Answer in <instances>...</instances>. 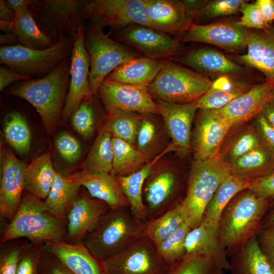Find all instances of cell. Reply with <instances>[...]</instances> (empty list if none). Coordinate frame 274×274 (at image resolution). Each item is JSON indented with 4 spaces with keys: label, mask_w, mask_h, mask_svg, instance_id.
Returning a JSON list of instances; mask_svg holds the SVG:
<instances>
[{
    "label": "cell",
    "mask_w": 274,
    "mask_h": 274,
    "mask_svg": "<svg viewBox=\"0 0 274 274\" xmlns=\"http://www.w3.org/2000/svg\"><path fill=\"white\" fill-rule=\"evenodd\" d=\"M71 56L50 73L9 86L5 94L21 98L36 109L49 133L56 128L65 105L70 83Z\"/></svg>",
    "instance_id": "cell-1"
},
{
    "label": "cell",
    "mask_w": 274,
    "mask_h": 274,
    "mask_svg": "<svg viewBox=\"0 0 274 274\" xmlns=\"http://www.w3.org/2000/svg\"><path fill=\"white\" fill-rule=\"evenodd\" d=\"M273 200L247 189L237 194L225 207L218 229L228 258L262 229L263 218Z\"/></svg>",
    "instance_id": "cell-2"
},
{
    "label": "cell",
    "mask_w": 274,
    "mask_h": 274,
    "mask_svg": "<svg viewBox=\"0 0 274 274\" xmlns=\"http://www.w3.org/2000/svg\"><path fill=\"white\" fill-rule=\"evenodd\" d=\"M67 234L66 224L54 215L43 200L24 191L14 217L3 227L1 243L17 238L66 242Z\"/></svg>",
    "instance_id": "cell-3"
},
{
    "label": "cell",
    "mask_w": 274,
    "mask_h": 274,
    "mask_svg": "<svg viewBox=\"0 0 274 274\" xmlns=\"http://www.w3.org/2000/svg\"><path fill=\"white\" fill-rule=\"evenodd\" d=\"M145 227L146 222L136 218L129 208L110 209L83 242L102 262L144 236Z\"/></svg>",
    "instance_id": "cell-4"
},
{
    "label": "cell",
    "mask_w": 274,
    "mask_h": 274,
    "mask_svg": "<svg viewBox=\"0 0 274 274\" xmlns=\"http://www.w3.org/2000/svg\"><path fill=\"white\" fill-rule=\"evenodd\" d=\"M230 175L229 163L221 154L213 158L193 161L181 201L191 229L200 225L207 206L220 184Z\"/></svg>",
    "instance_id": "cell-5"
},
{
    "label": "cell",
    "mask_w": 274,
    "mask_h": 274,
    "mask_svg": "<svg viewBox=\"0 0 274 274\" xmlns=\"http://www.w3.org/2000/svg\"><path fill=\"white\" fill-rule=\"evenodd\" d=\"M212 83L208 77L196 71L163 59L162 68L147 88L155 100L185 104L199 99Z\"/></svg>",
    "instance_id": "cell-6"
},
{
    "label": "cell",
    "mask_w": 274,
    "mask_h": 274,
    "mask_svg": "<svg viewBox=\"0 0 274 274\" xmlns=\"http://www.w3.org/2000/svg\"><path fill=\"white\" fill-rule=\"evenodd\" d=\"M84 45L90 60V87L97 95L98 87L115 69L140 56L135 51L112 39L100 26L85 23Z\"/></svg>",
    "instance_id": "cell-7"
},
{
    "label": "cell",
    "mask_w": 274,
    "mask_h": 274,
    "mask_svg": "<svg viewBox=\"0 0 274 274\" xmlns=\"http://www.w3.org/2000/svg\"><path fill=\"white\" fill-rule=\"evenodd\" d=\"M87 0H33L28 9L41 30L55 44L75 39L86 22Z\"/></svg>",
    "instance_id": "cell-8"
},
{
    "label": "cell",
    "mask_w": 274,
    "mask_h": 274,
    "mask_svg": "<svg viewBox=\"0 0 274 274\" xmlns=\"http://www.w3.org/2000/svg\"><path fill=\"white\" fill-rule=\"evenodd\" d=\"M74 43V39L65 37L51 47L44 50L31 49L20 44L1 46L0 63L21 74L41 78L71 56Z\"/></svg>",
    "instance_id": "cell-9"
},
{
    "label": "cell",
    "mask_w": 274,
    "mask_h": 274,
    "mask_svg": "<svg viewBox=\"0 0 274 274\" xmlns=\"http://www.w3.org/2000/svg\"><path fill=\"white\" fill-rule=\"evenodd\" d=\"M85 17L86 22L109 27V32L135 24L153 28L146 0H87Z\"/></svg>",
    "instance_id": "cell-10"
},
{
    "label": "cell",
    "mask_w": 274,
    "mask_h": 274,
    "mask_svg": "<svg viewBox=\"0 0 274 274\" xmlns=\"http://www.w3.org/2000/svg\"><path fill=\"white\" fill-rule=\"evenodd\" d=\"M101 264L104 274H166L170 267L145 235Z\"/></svg>",
    "instance_id": "cell-11"
},
{
    "label": "cell",
    "mask_w": 274,
    "mask_h": 274,
    "mask_svg": "<svg viewBox=\"0 0 274 274\" xmlns=\"http://www.w3.org/2000/svg\"><path fill=\"white\" fill-rule=\"evenodd\" d=\"M157 162L153 166L143 187L148 220L162 215L183 199L180 196L182 180L178 172L166 163Z\"/></svg>",
    "instance_id": "cell-12"
},
{
    "label": "cell",
    "mask_w": 274,
    "mask_h": 274,
    "mask_svg": "<svg viewBox=\"0 0 274 274\" xmlns=\"http://www.w3.org/2000/svg\"><path fill=\"white\" fill-rule=\"evenodd\" d=\"M116 41L130 46L145 57L155 59H167L179 54L182 49L180 42L169 35L142 25H132L109 32Z\"/></svg>",
    "instance_id": "cell-13"
},
{
    "label": "cell",
    "mask_w": 274,
    "mask_h": 274,
    "mask_svg": "<svg viewBox=\"0 0 274 274\" xmlns=\"http://www.w3.org/2000/svg\"><path fill=\"white\" fill-rule=\"evenodd\" d=\"M85 24L80 26L74 39L71 56L70 83L62 117L66 121L71 118L81 104L90 98V60L84 45Z\"/></svg>",
    "instance_id": "cell-14"
},
{
    "label": "cell",
    "mask_w": 274,
    "mask_h": 274,
    "mask_svg": "<svg viewBox=\"0 0 274 274\" xmlns=\"http://www.w3.org/2000/svg\"><path fill=\"white\" fill-rule=\"evenodd\" d=\"M147 86L121 84L104 80L97 95L107 112L118 109L146 115H159V107Z\"/></svg>",
    "instance_id": "cell-15"
},
{
    "label": "cell",
    "mask_w": 274,
    "mask_h": 274,
    "mask_svg": "<svg viewBox=\"0 0 274 274\" xmlns=\"http://www.w3.org/2000/svg\"><path fill=\"white\" fill-rule=\"evenodd\" d=\"M199 110L191 142L194 158H213L220 154L222 144L233 126L216 110Z\"/></svg>",
    "instance_id": "cell-16"
},
{
    "label": "cell",
    "mask_w": 274,
    "mask_h": 274,
    "mask_svg": "<svg viewBox=\"0 0 274 274\" xmlns=\"http://www.w3.org/2000/svg\"><path fill=\"white\" fill-rule=\"evenodd\" d=\"M248 29L238 22H220L208 24L193 23L184 32V42L204 43L230 51L247 47Z\"/></svg>",
    "instance_id": "cell-17"
},
{
    "label": "cell",
    "mask_w": 274,
    "mask_h": 274,
    "mask_svg": "<svg viewBox=\"0 0 274 274\" xmlns=\"http://www.w3.org/2000/svg\"><path fill=\"white\" fill-rule=\"evenodd\" d=\"M0 188V214L10 221L20 205L24 192L25 164L9 149H3Z\"/></svg>",
    "instance_id": "cell-18"
},
{
    "label": "cell",
    "mask_w": 274,
    "mask_h": 274,
    "mask_svg": "<svg viewBox=\"0 0 274 274\" xmlns=\"http://www.w3.org/2000/svg\"><path fill=\"white\" fill-rule=\"evenodd\" d=\"M171 139L173 151L186 154L191 148V126L198 109L194 102L185 104L155 100Z\"/></svg>",
    "instance_id": "cell-19"
},
{
    "label": "cell",
    "mask_w": 274,
    "mask_h": 274,
    "mask_svg": "<svg viewBox=\"0 0 274 274\" xmlns=\"http://www.w3.org/2000/svg\"><path fill=\"white\" fill-rule=\"evenodd\" d=\"M110 209L106 202L84 193L80 194L67 215L66 242H83L86 235Z\"/></svg>",
    "instance_id": "cell-20"
},
{
    "label": "cell",
    "mask_w": 274,
    "mask_h": 274,
    "mask_svg": "<svg viewBox=\"0 0 274 274\" xmlns=\"http://www.w3.org/2000/svg\"><path fill=\"white\" fill-rule=\"evenodd\" d=\"M152 27L169 35L186 31L193 23L194 13L183 1L146 0Z\"/></svg>",
    "instance_id": "cell-21"
},
{
    "label": "cell",
    "mask_w": 274,
    "mask_h": 274,
    "mask_svg": "<svg viewBox=\"0 0 274 274\" xmlns=\"http://www.w3.org/2000/svg\"><path fill=\"white\" fill-rule=\"evenodd\" d=\"M68 176L85 187L91 196L106 202L111 209L129 208L128 201L114 174L82 170Z\"/></svg>",
    "instance_id": "cell-22"
},
{
    "label": "cell",
    "mask_w": 274,
    "mask_h": 274,
    "mask_svg": "<svg viewBox=\"0 0 274 274\" xmlns=\"http://www.w3.org/2000/svg\"><path fill=\"white\" fill-rule=\"evenodd\" d=\"M274 81H266L252 86L247 92L234 99L225 107L216 110L233 126L256 117L271 99Z\"/></svg>",
    "instance_id": "cell-23"
},
{
    "label": "cell",
    "mask_w": 274,
    "mask_h": 274,
    "mask_svg": "<svg viewBox=\"0 0 274 274\" xmlns=\"http://www.w3.org/2000/svg\"><path fill=\"white\" fill-rule=\"evenodd\" d=\"M43 249L74 274H104L101 262L83 242L47 241L44 243Z\"/></svg>",
    "instance_id": "cell-24"
},
{
    "label": "cell",
    "mask_w": 274,
    "mask_h": 274,
    "mask_svg": "<svg viewBox=\"0 0 274 274\" xmlns=\"http://www.w3.org/2000/svg\"><path fill=\"white\" fill-rule=\"evenodd\" d=\"M185 248L187 254L205 256L224 271H229V260L221 241L218 226L203 219L198 226L188 233Z\"/></svg>",
    "instance_id": "cell-25"
},
{
    "label": "cell",
    "mask_w": 274,
    "mask_h": 274,
    "mask_svg": "<svg viewBox=\"0 0 274 274\" xmlns=\"http://www.w3.org/2000/svg\"><path fill=\"white\" fill-rule=\"evenodd\" d=\"M178 59L200 74L235 77L242 74L243 69L222 53L211 48L196 49Z\"/></svg>",
    "instance_id": "cell-26"
},
{
    "label": "cell",
    "mask_w": 274,
    "mask_h": 274,
    "mask_svg": "<svg viewBox=\"0 0 274 274\" xmlns=\"http://www.w3.org/2000/svg\"><path fill=\"white\" fill-rule=\"evenodd\" d=\"M262 30H248L247 53L239 58L274 81V28Z\"/></svg>",
    "instance_id": "cell-27"
},
{
    "label": "cell",
    "mask_w": 274,
    "mask_h": 274,
    "mask_svg": "<svg viewBox=\"0 0 274 274\" xmlns=\"http://www.w3.org/2000/svg\"><path fill=\"white\" fill-rule=\"evenodd\" d=\"M173 151L170 145L152 160L148 162L137 172L125 176H116L122 190L126 197L131 213L138 219L146 222L148 213L143 199L145 181L153 166L166 153Z\"/></svg>",
    "instance_id": "cell-28"
},
{
    "label": "cell",
    "mask_w": 274,
    "mask_h": 274,
    "mask_svg": "<svg viewBox=\"0 0 274 274\" xmlns=\"http://www.w3.org/2000/svg\"><path fill=\"white\" fill-rule=\"evenodd\" d=\"M163 60L139 56L117 67L105 80L121 84L148 86L162 68Z\"/></svg>",
    "instance_id": "cell-29"
},
{
    "label": "cell",
    "mask_w": 274,
    "mask_h": 274,
    "mask_svg": "<svg viewBox=\"0 0 274 274\" xmlns=\"http://www.w3.org/2000/svg\"><path fill=\"white\" fill-rule=\"evenodd\" d=\"M251 88L248 82L235 77H219L213 82L208 91L194 102L199 109H220Z\"/></svg>",
    "instance_id": "cell-30"
},
{
    "label": "cell",
    "mask_w": 274,
    "mask_h": 274,
    "mask_svg": "<svg viewBox=\"0 0 274 274\" xmlns=\"http://www.w3.org/2000/svg\"><path fill=\"white\" fill-rule=\"evenodd\" d=\"M230 274H274V267L261 250L256 235L229 257Z\"/></svg>",
    "instance_id": "cell-31"
},
{
    "label": "cell",
    "mask_w": 274,
    "mask_h": 274,
    "mask_svg": "<svg viewBox=\"0 0 274 274\" xmlns=\"http://www.w3.org/2000/svg\"><path fill=\"white\" fill-rule=\"evenodd\" d=\"M56 170L49 153L42 154L25 165L24 191L43 200L47 197Z\"/></svg>",
    "instance_id": "cell-32"
},
{
    "label": "cell",
    "mask_w": 274,
    "mask_h": 274,
    "mask_svg": "<svg viewBox=\"0 0 274 274\" xmlns=\"http://www.w3.org/2000/svg\"><path fill=\"white\" fill-rule=\"evenodd\" d=\"M81 187L68 175L56 171L45 204L54 215L66 224L68 213L79 196Z\"/></svg>",
    "instance_id": "cell-33"
},
{
    "label": "cell",
    "mask_w": 274,
    "mask_h": 274,
    "mask_svg": "<svg viewBox=\"0 0 274 274\" xmlns=\"http://www.w3.org/2000/svg\"><path fill=\"white\" fill-rule=\"evenodd\" d=\"M229 165L230 174L254 179L274 172V157L260 145Z\"/></svg>",
    "instance_id": "cell-34"
},
{
    "label": "cell",
    "mask_w": 274,
    "mask_h": 274,
    "mask_svg": "<svg viewBox=\"0 0 274 274\" xmlns=\"http://www.w3.org/2000/svg\"><path fill=\"white\" fill-rule=\"evenodd\" d=\"M252 179L230 174L220 184L207 206L204 220L218 226L222 211L229 201L239 192L249 189Z\"/></svg>",
    "instance_id": "cell-35"
},
{
    "label": "cell",
    "mask_w": 274,
    "mask_h": 274,
    "mask_svg": "<svg viewBox=\"0 0 274 274\" xmlns=\"http://www.w3.org/2000/svg\"><path fill=\"white\" fill-rule=\"evenodd\" d=\"M14 33L19 44L33 50H44L55 43L40 28L28 8L16 12Z\"/></svg>",
    "instance_id": "cell-36"
},
{
    "label": "cell",
    "mask_w": 274,
    "mask_h": 274,
    "mask_svg": "<svg viewBox=\"0 0 274 274\" xmlns=\"http://www.w3.org/2000/svg\"><path fill=\"white\" fill-rule=\"evenodd\" d=\"M144 114L115 109L108 112L104 129L112 137L136 147V140Z\"/></svg>",
    "instance_id": "cell-37"
},
{
    "label": "cell",
    "mask_w": 274,
    "mask_h": 274,
    "mask_svg": "<svg viewBox=\"0 0 274 274\" xmlns=\"http://www.w3.org/2000/svg\"><path fill=\"white\" fill-rule=\"evenodd\" d=\"M185 222L186 214L181 202L158 217L147 221L144 235L155 245L170 237Z\"/></svg>",
    "instance_id": "cell-38"
},
{
    "label": "cell",
    "mask_w": 274,
    "mask_h": 274,
    "mask_svg": "<svg viewBox=\"0 0 274 274\" xmlns=\"http://www.w3.org/2000/svg\"><path fill=\"white\" fill-rule=\"evenodd\" d=\"M112 136L102 128L98 133L82 164V170L113 173Z\"/></svg>",
    "instance_id": "cell-39"
},
{
    "label": "cell",
    "mask_w": 274,
    "mask_h": 274,
    "mask_svg": "<svg viewBox=\"0 0 274 274\" xmlns=\"http://www.w3.org/2000/svg\"><path fill=\"white\" fill-rule=\"evenodd\" d=\"M113 173L116 176L133 174L148 161L136 147L120 139L112 137Z\"/></svg>",
    "instance_id": "cell-40"
},
{
    "label": "cell",
    "mask_w": 274,
    "mask_h": 274,
    "mask_svg": "<svg viewBox=\"0 0 274 274\" xmlns=\"http://www.w3.org/2000/svg\"><path fill=\"white\" fill-rule=\"evenodd\" d=\"M4 132L9 145L19 154H26L30 148L31 133L24 117L19 113L8 114L4 119Z\"/></svg>",
    "instance_id": "cell-41"
},
{
    "label": "cell",
    "mask_w": 274,
    "mask_h": 274,
    "mask_svg": "<svg viewBox=\"0 0 274 274\" xmlns=\"http://www.w3.org/2000/svg\"><path fill=\"white\" fill-rule=\"evenodd\" d=\"M149 115L144 114L136 140V148L148 162L154 159L165 149L156 122Z\"/></svg>",
    "instance_id": "cell-42"
},
{
    "label": "cell",
    "mask_w": 274,
    "mask_h": 274,
    "mask_svg": "<svg viewBox=\"0 0 274 274\" xmlns=\"http://www.w3.org/2000/svg\"><path fill=\"white\" fill-rule=\"evenodd\" d=\"M225 271L205 256L186 254L170 266L166 274H224Z\"/></svg>",
    "instance_id": "cell-43"
},
{
    "label": "cell",
    "mask_w": 274,
    "mask_h": 274,
    "mask_svg": "<svg viewBox=\"0 0 274 274\" xmlns=\"http://www.w3.org/2000/svg\"><path fill=\"white\" fill-rule=\"evenodd\" d=\"M191 229L185 222L170 237L154 245L160 256L170 266L187 254L185 242Z\"/></svg>",
    "instance_id": "cell-44"
},
{
    "label": "cell",
    "mask_w": 274,
    "mask_h": 274,
    "mask_svg": "<svg viewBox=\"0 0 274 274\" xmlns=\"http://www.w3.org/2000/svg\"><path fill=\"white\" fill-rule=\"evenodd\" d=\"M29 241L17 238L1 243L0 274H16L19 259Z\"/></svg>",
    "instance_id": "cell-45"
},
{
    "label": "cell",
    "mask_w": 274,
    "mask_h": 274,
    "mask_svg": "<svg viewBox=\"0 0 274 274\" xmlns=\"http://www.w3.org/2000/svg\"><path fill=\"white\" fill-rule=\"evenodd\" d=\"M93 96L83 101L71 118L75 130L87 139L91 138L94 133L95 111Z\"/></svg>",
    "instance_id": "cell-46"
},
{
    "label": "cell",
    "mask_w": 274,
    "mask_h": 274,
    "mask_svg": "<svg viewBox=\"0 0 274 274\" xmlns=\"http://www.w3.org/2000/svg\"><path fill=\"white\" fill-rule=\"evenodd\" d=\"M245 1L214 0L207 3L194 14L193 20H204L236 13Z\"/></svg>",
    "instance_id": "cell-47"
},
{
    "label": "cell",
    "mask_w": 274,
    "mask_h": 274,
    "mask_svg": "<svg viewBox=\"0 0 274 274\" xmlns=\"http://www.w3.org/2000/svg\"><path fill=\"white\" fill-rule=\"evenodd\" d=\"M43 242L29 241L19 259L16 274H39Z\"/></svg>",
    "instance_id": "cell-48"
},
{
    "label": "cell",
    "mask_w": 274,
    "mask_h": 274,
    "mask_svg": "<svg viewBox=\"0 0 274 274\" xmlns=\"http://www.w3.org/2000/svg\"><path fill=\"white\" fill-rule=\"evenodd\" d=\"M261 145L254 126L245 129L234 141L228 153V163Z\"/></svg>",
    "instance_id": "cell-49"
},
{
    "label": "cell",
    "mask_w": 274,
    "mask_h": 274,
    "mask_svg": "<svg viewBox=\"0 0 274 274\" xmlns=\"http://www.w3.org/2000/svg\"><path fill=\"white\" fill-rule=\"evenodd\" d=\"M56 147L60 156L70 163L76 162L80 157L82 148L80 143L72 134L66 132L57 135Z\"/></svg>",
    "instance_id": "cell-50"
},
{
    "label": "cell",
    "mask_w": 274,
    "mask_h": 274,
    "mask_svg": "<svg viewBox=\"0 0 274 274\" xmlns=\"http://www.w3.org/2000/svg\"><path fill=\"white\" fill-rule=\"evenodd\" d=\"M239 11L242 14V16L238 22L247 29L260 30L269 27V23L265 20L260 10L255 4H249L245 1Z\"/></svg>",
    "instance_id": "cell-51"
},
{
    "label": "cell",
    "mask_w": 274,
    "mask_h": 274,
    "mask_svg": "<svg viewBox=\"0 0 274 274\" xmlns=\"http://www.w3.org/2000/svg\"><path fill=\"white\" fill-rule=\"evenodd\" d=\"M255 118L253 126L260 144L274 157V128L261 113Z\"/></svg>",
    "instance_id": "cell-52"
},
{
    "label": "cell",
    "mask_w": 274,
    "mask_h": 274,
    "mask_svg": "<svg viewBox=\"0 0 274 274\" xmlns=\"http://www.w3.org/2000/svg\"><path fill=\"white\" fill-rule=\"evenodd\" d=\"M39 274H74L54 256L44 249L41 254Z\"/></svg>",
    "instance_id": "cell-53"
},
{
    "label": "cell",
    "mask_w": 274,
    "mask_h": 274,
    "mask_svg": "<svg viewBox=\"0 0 274 274\" xmlns=\"http://www.w3.org/2000/svg\"><path fill=\"white\" fill-rule=\"evenodd\" d=\"M249 189L263 197L274 199V172L252 179Z\"/></svg>",
    "instance_id": "cell-54"
},
{
    "label": "cell",
    "mask_w": 274,
    "mask_h": 274,
    "mask_svg": "<svg viewBox=\"0 0 274 274\" xmlns=\"http://www.w3.org/2000/svg\"><path fill=\"white\" fill-rule=\"evenodd\" d=\"M256 237L261 250L274 267V225L262 229Z\"/></svg>",
    "instance_id": "cell-55"
},
{
    "label": "cell",
    "mask_w": 274,
    "mask_h": 274,
    "mask_svg": "<svg viewBox=\"0 0 274 274\" xmlns=\"http://www.w3.org/2000/svg\"><path fill=\"white\" fill-rule=\"evenodd\" d=\"M32 78L30 76L21 74L7 65L1 64L0 67V91H2L14 82L27 81Z\"/></svg>",
    "instance_id": "cell-56"
},
{
    "label": "cell",
    "mask_w": 274,
    "mask_h": 274,
    "mask_svg": "<svg viewBox=\"0 0 274 274\" xmlns=\"http://www.w3.org/2000/svg\"><path fill=\"white\" fill-rule=\"evenodd\" d=\"M255 4L259 9L268 23L274 20L273 0H257Z\"/></svg>",
    "instance_id": "cell-57"
},
{
    "label": "cell",
    "mask_w": 274,
    "mask_h": 274,
    "mask_svg": "<svg viewBox=\"0 0 274 274\" xmlns=\"http://www.w3.org/2000/svg\"><path fill=\"white\" fill-rule=\"evenodd\" d=\"M16 15V12L6 1H0V21L13 22Z\"/></svg>",
    "instance_id": "cell-58"
},
{
    "label": "cell",
    "mask_w": 274,
    "mask_h": 274,
    "mask_svg": "<svg viewBox=\"0 0 274 274\" xmlns=\"http://www.w3.org/2000/svg\"><path fill=\"white\" fill-rule=\"evenodd\" d=\"M261 113L274 128V100L271 99L263 107Z\"/></svg>",
    "instance_id": "cell-59"
},
{
    "label": "cell",
    "mask_w": 274,
    "mask_h": 274,
    "mask_svg": "<svg viewBox=\"0 0 274 274\" xmlns=\"http://www.w3.org/2000/svg\"><path fill=\"white\" fill-rule=\"evenodd\" d=\"M274 225V199L266 211L262 220V229Z\"/></svg>",
    "instance_id": "cell-60"
},
{
    "label": "cell",
    "mask_w": 274,
    "mask_h": 274,
    "mask_svg": "<svg viewBox=\"0 0 274 274\" xmlns=\"http://www.w3.org/2000/svg\"><path fill=\"white\" fill-rule=\"evenodd\" d=\"M0 44L2 46H15L19 44L15 34L13 33L1 34L0 35Z\"/></svg>",
    "instance_id": "cell-61"
},
{
    "label": "cell",
    "mask_w": 274,
    "mask_h": 274,
    "mask_svg": "<svg viewBox=\"0 0 274 274\" xmlns=\"http://www.w3.org/2000/svg\"><path fill=\"white\" fill-rule=\"evenodd\" d=\"M6 2L16 12H17L24 8H28L33 0H7Z\"/></svg>",
    "instance_id": "cell-62"
},
{
    "label": "cell",
    "mask_w": 274,
    "mask_h": 274,
    "mask_svg": "<svg viewBox=\"0 0 274 274\" xmlns=\"http://www.w3.org/2000/svg\"><path fill=\"white\" fill-rule=\"evenodd\" d=\"M0 29L5 33L14 32V21L5 22L0 21Z\"/></svg>",
    "instance_id": "cell-63"
},
{
    "label": "cell",
    "mask_w": 274,
    "mask_h": 274,
    "mask_svg": "<svg viewBox=\"0 0 274 274\" xmlns=\"http://www.w3.org/2000/svg\"><path fill=\"white\" fill-rule=\"evenodd\" d=\"M271 99L274 100V86H273V89L272 90Z\"/></svg>",
    "instance_id": "cell-64"
}]
</instances>
